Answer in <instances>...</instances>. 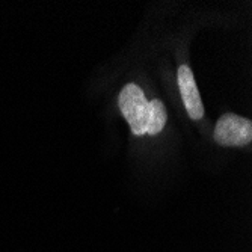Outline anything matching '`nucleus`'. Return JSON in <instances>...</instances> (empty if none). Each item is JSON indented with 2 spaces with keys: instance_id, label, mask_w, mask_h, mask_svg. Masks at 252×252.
Here are the masks:
<instances>
[{
  "instance_id": "3",
  "label": "nucleus",
  "mask_w": 252,
  "mask_h": 252,
  "mask_svg": "<svg viewBox=\"0 0 252 252\" xmlns=\"http://www.w3.org/2000/svg\"><path fill=\"white\" fill-rule=\"evenodd\" d=\"M178 86L183 97V103L186 106V110L192 120H199L204 115L202 101L198 93L195 83V77L192 70L188 65H181L178 68Z\"/></svg>"
},
{
  "instance_id": "2",
  "label": "nucleus",
  "mask_w": 252,
  "mask_h": 252,
  "mask_svg": "<svg viewBox=\"0 0 252 252\" xmlns=\"http://www.w3.org/2000/svg\"><path fill=\"white\" fill-rule=\"evenodd\" d=\"M215 141L223 147H243L252 141V123L234 113L222 115L215 128Z\"/></svg>"
},
{
  "instance_id": "4",
  "label": "nucleus",
  "mask_w": 252,
  "mask_h": 252,
  "mask_svg": "<svg viewBox=\"0 0 252 252\" xmlns=\"http://www.w3.org/2000/svg\"><path fill=\"white\" fill-rule=\"evenodd\" d=\"M166 109L160 100L150 101V115H148V126L147 133L148 134H157L162 131L166 123Z\"/></svg>"
},
{
  "instance_id": "1",
  "label": "nucleus",
  "mask_w": 252,
  "mask_h": 252,
  "mask_svg": "<svg viewBox=\"0 0 252 252\" xmlns=\"http://www.w3.org/2000/svg\"><path fill=\"white\" fill-rule=\"evenodd\" d=\"M120 109L136 136L147 134L150 101H147L139 86L128 83L123 88L120 94Z\"/></svg>"
}]
</instances>
